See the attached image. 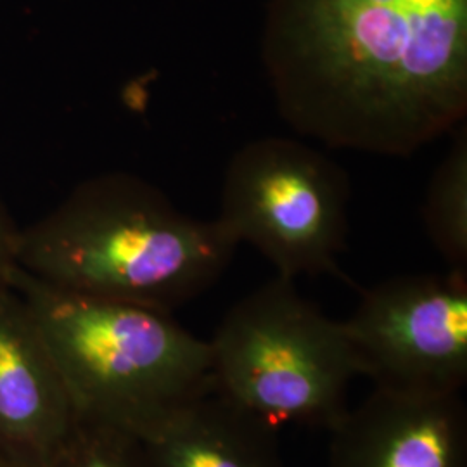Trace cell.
Listing matches in <instances>:
<instances>
[{
  "mask_svg": "<svg viewBox=\"0 0 467 467\" xmlns=\"http://www.w3.org/2000/svg\"><path fill=\"white\" fill-rule=\"evenodd\" d=\"M284 121L331 150L407 158L467 117V0H274Z\"/></svg>",
  "mask_w": 467,
  "mask_h": 467,
  "instance_id": "cell-1",
  "label": "cell"
},
{
  "mask_svg": "<svg viewBox=\"0 0 467 467\" xmlns=\"http://www.w3.org/2000/svg\"><path fill=\"white\" fill-rule=\"evenodd\" d=\"M241 243L182 213L154 185L104 173L21 229L19 267L80 295L173 312L217 283Z\"/></svg>",
  "mask_w": 467,
  "mask_h": 467,
  "instance_id": "cell-2",
  "label": "cell"
},
{
  "mask_svg": "<svg viewBox=\"0 0 467 467\" xmlns=\"http://www.w3.org/2000/svg\"><path fill=\"white\" fill-rule=\"evenodd\" d=\"M28 305L78 414L144 436L215 391L210 341L170 312L59 289L17 267Z\"/></svg>",
  "mask_w": 467,
  "mask_h": 467,
  "instance_id": "cell-3",
  "label": "cell"
},
{
  "mask_svg": "<svg viewBox=\"0 0 467 467\" xmlns=\"http://www.w3.org/2000/svg\"><path fill=\"white\" fill-rule=\"evenodd\" d=\"M210 347L218 395L275 431L285 424L331 430L360 376L343 324L283 275L237 301Z\"/></svg>",
  "mask_w": 467,
  "mask_h": 467,
  "instance_id": "cell-4",
  "label": "cell"
},
{
  "mask_svg": "<svg viewBox=\"0 0 467 467\" xmlns=\"http://www.w3.org/2000/svg\"><path fill=\"white\" fill-rule=\"evenodd\" d=\"M348 204V175L329 156L291 137H264L234 152L218 220L277 275H341Z\"/></svg>",
  "mask_w": 467,
  "mask_h": 467,
  "instance_id": "cell-5",
  "label": "cell"
},
{
  "mask_svg": "<svg viewBox=\"0 0 467 467\" xmlns=\"http://www.w3.org/2000/svg\"><path fill=\"white\" fill-rule=\"evenodd\" d=\"M358 374L410 395H461L467 383V272L414 274L366 289L341 322Z\"/></svg>",
  "mask_w": 467,
  "mask_h": 467,
  "instance_id": "cell-6",
  "label": "cell"
},
{
  "mask_svg": "<svg viewBox=\"0 0 467 467\" xmlns=\"http://www.w3.org/2000/svg\"><path fill=\"white\" fill-rule=\"evenodd\" d=\"M78 410L28 305L0 289V453L42 467Z\"/></svg>",
  "mask_w": 467,
  "mask_h": 467,
  "instance_id": "cell-7",
  "label": "cell"
},
{
  "mask_svg": "<svg viewBox=\"0 0 467 467\" xmlns=\"http://www.w3.org/2000/svg\"><path fill=\"white\" fill-rule=\"evenodd\" d=\"M329 431L327 467H467V410L461 395L376 388Z\"/></svg>",
  "mask_w": 467,
  "mask_h": 467,
  "instance_id": "cell-8",
  "label": "cell"
},
{
  "mask_svg": "<svg viewBox=\"0 0 467 467\" xmlns=\"http://www.w3.org/2000/svg\"><path fill=\"white\" fill-rule=\"evenodd\" d=\"M140 438L148 467H283L277 431L217 391Z\"/></svg>",
  "mask_w": 467,
  "mask_h": 467,
  "instance_id": "cell-9",
  "label": "cell"
},
{
  "mask_svg": "<svg viewBox=\"0 0 467 467\" xmlns=\"http://www.w3.org/2000/svg\"><path fill=\"white\" fill-rule=\"evenodd\" d=\"M424 227L451 270L467 272V130L462 125L434 170L424 202Z\"/></svg>",
  "mask_w": 467,
  "mask_h": 467,
  "instance_id": "cell-10",
  "label": "cell"
},
{
  "mask_svg": "<svg viewBox=\"0 0 467 467\" xmlns=\"http://www.w3.org/2000/svg\"><path fill=\"white\" fill-rule=\"evenodd\" d=\"M42 467H148V461L139 434L78 414L65 441Z\"/></svg>",
  "mask_w": 467,
  "mask_h": 467,
  "instance_id": "cell-11",
  "label": "cell"
},
{
  "mask_svg": "<svg viewBox=\"0 0 467 467\" xmlns=\"http://www.w3.org/2000/svg\"><path fill=\"white\" fill-rule=\"evenodd\" d=\"M21 227L0 200V289L11 287L13 275L19 267Z\"/></svg>",
  "mask_w": 467,
  "mask_h": 467,
  "instance_id": "cell-12",
  "label": "cell"
},
{
  "mask_svg": "<svg viewBox=\"0 0 467 467\" xmlns=\"http://www.w3.org/2000/svg\"><path fill=\"white\" fill-rule=\"evenodd\" d=\"M0 467H28L26 464H23V462H19L16 459H11V457H7V455H4V453H0Z\"/></svg>",
  "mask_w": 467,
  "mask_h": 467,
  "instance_id": "cell-13",
  "label": "cell"
}]
</instances>
